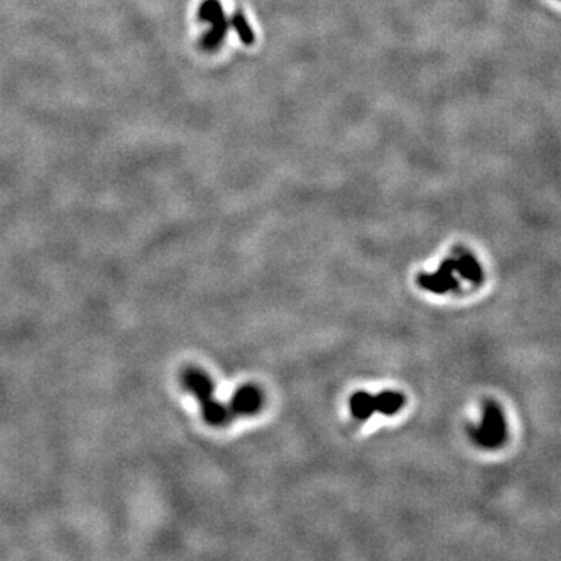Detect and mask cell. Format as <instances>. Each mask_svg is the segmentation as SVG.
Here are the masks:
<instances>
[{
  "label": "cell",
  "instance_id": "cell-4",
  "mask_svg": "<svg viewBox=\"0 0 561 561\" xmlns=\"http://www.w3.org/2000/svg\"><path fill=\"white\" fill-rule=\"evenodd\" d=\"M418 284L424 290L443 295L451 290H456L458 287V279L456 276V267H453V259L443 261L440 268L432 273H421L418 276Z\"/></svg>",
  "mask_w": 561,
  "mask_h": 561
},
{
  "label": "cell",
  "instance_id": "cell-9",
  "mask_svg": "<svg viewBox=\"0 0 561 561\" xmlns=\"http://www.w3.org/2000/svg\"><path fill=\"white\" fill-rule=\"evenodd\" d=\"M231 26L236 28V31L238 33V36L243 41L245 44H253L254 43V33L250 28L248 22L245 21L242 11H236V14L233 16V19L229 21Z\"/></svg>",
  "mask_w": 561,
  "mask_h": 561
},
{
  "label": "cell",
  "instance_id": "cell-8",
  "mask_svg": "<svg viewBox=\"0 0 561 561\" xmlns=\"http://www.w3.org/2000/svg\"><path fill=\"white\" fill-rule=\"evenodd\" d=\"M376 414H382L387 416H393L404 407L406 398L399 392H382L374 394Z\"/></svg>",
  "mask_w": 561,
  "mask_h": 561
},
{
  "label": "cell",
  "instance_id": "cell-7",
  "mask_svg": "<svg viewBox=\"0 0 561 561\" xmlns=\"http://www.w3.org/2000/svg\"><path fill=\"white\" fill-rule=\"evenodd\" d=\"M350 409L352 416L359 421H367L376 414L374 394L367 392H357L351 396Z\"/></svg>",
  "mask_w": 561,
  "mask_h": 561
},
{
  "label": "cell",
  "instance_id": "cell-3",
  "mask_svg": "<svg viewBox=\"0 0 561 561\" xmlns=\"http://www.w3.org/2000/svg\"><path fill=\"white\" fill-rule=\"evenodd\" d=\"M200 18L211 23V30L203 36V46L206 48H216L224 41L229 22L225 18L219 0H206L200 6Z\"/></svg>",
  "mask_w": 561,
  "mask_h": 561
},
{
  "label": "cell",
  "instance_id": "cell-5",
  "mask_svg": "<svg viewBox=\"0 0 561 561\" xmlns=\"http://www.w3.org/2000/svg\"><path fill=\"white\" fill-rule=\"evenodd\" d=\"M263 406V394L253 384L242 385L233 394V399L229 404V410L233 416H253Z\"/></svg>",
  "mask_w": 561,
  "mask_h": 561
},
{
  "label": "cell",
  "instance_id": "cell-2",
  "mask_svg": "<svg viewBox=\"0 0 561 561\" xmlns=\"http://www.w3.org/2000/svg\"><path fill=\"white\" fill-rule=\"evenodd\" d=\"M473 440L486 449L500 448L507 440V421L500 406L494 401L483 404L482 419L471 429Z\"/></svg>",
  "mask_w": 561,
  "mask_h": 561
},
{
  "label": "cell",
  "instance_id": "cell-6",
  "mask_svg": "<svg viewBox=\"0 0 561 561\" xmlns=\"http://www.w3.org/2000/svg\"><path fill=\"white\" fill-rule=\"evenodd\" d=\"M453 267H456V273H458L460 278L473 284H478L483 278L481 263L468 251H461L457 254V258H453Z\"/></svg>",
  "mask_w": 561,
  "mask_h": 561
},
{
  "label": "cell",
  "instance_id": "cell-1",
  "mask_svg": "<svg viewBox=\"0 0 561 561\" xmlns=\"http://www.w3.org/2000/svg\"><path fill=\"white\" fill-rule=\"evenodd\" d=\"M183 385L187 392H191L201 406V415L204 421L211 426H226L233 414L228 406H224L216 398V385L211 376L204 369L196 367H189L183 371Z\"/></svg>",
  "mask_w": 561,
  "mask_h": 561
}]
</instances>
